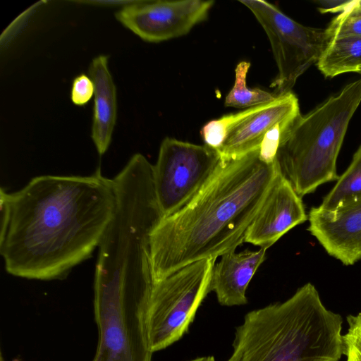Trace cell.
Instances as JSON below:
<instances>
[{
	"mask_svg": "<svg viewBox=\"0 0 361 361\" xmlns=\"http://www.w3.org/2000/svg\"><path fill=\"white\" fill-rule=\"evenodd\" d=\"M116 205L113 178L43 175L14 192L1 188L0 254L16 277L63 280L91 257Z\"/></svg>",
	"mask_w": 361,
	"mask_h": 361,
	"instance_id": "6da1fadb",
	"label": "cell"
},
{
	"mask_svg": "<svg viewBox=\"0 0 361 361\" xmlns=\"http://www.w3.org/2000/svg\"><path fill=\"white\" fill-rule=\"evenodd\" d=\"M277 171L259 149L222 161L212 180L184 207L164 217L151 235L154 283L180 268L235 251Z\"/></svg>",
	"mask_w": 361,
	"mask_h": 361,
	"instance_id": "7a4b0ae2",
	"label": "cell"
},
{
	"mask_svg": "<svg viewBox=\"0 0 361 361\" xmlns=\"http://www.w3.org/2000/svg\"><path fill=\"white\" fill-rule=\"evenodd\" d=\"M341 316L326 307L311 283L288 299L247 312L226 361H339Z\"/></svg>",
	"mask_w": 361,
	"mask_h": 361,
	"instance_id": "3957f363",
	"label": "cell"
},
{
	"mask_svg": "<svg viewBox=\"0 0 361 361\" xmlns=\"http://www.w3.org/2000/svg\"><path fill=\"white\" fill-rule=\"evenodd\" d=\"M360 104L361 78L300 114L282 132L275 161L300 197L338 179V156Z\"/></svg>",
	"mask_w": 361,
	"mask_h": 361,
	"instance_id": "277c9868",
	"label": "cell"
},
{
	"mask_svg": "<svg viewBox=\"0 0 361 361\" xmlns=\"http://www.w3.org/2000/svg\"><path fill=\"white\" fill-rule=\"evenodd\" d=\"M216 259L193 262L154 283L147 314L153 353L170 346L188 332L199 307L210 292Z\"/></svg>",
	"mask_w": 361,
	"mask_h": 361,
	"instance_id": "5b68a950",
	"label": "cell"
},
{
	"mask_svg": "<svg viewBox=\"0 0 361 361\" xmlns=\"http://www.w3.org/2000/svg\"><path fill=\"white\" fill-rule=\"evenodd\" d=\"M270 42L278 73L270 85L278 97L291 92L298 78L317 64L329 39L326 29L303 25L264 0H240Z\"/></svg>",
	"mask_w": 361,
	"mask_h": 361,
	"instance_id": "8992f818",
	"label": "cell"
},
{
	"mask_svg": "<svg viewBox=\"0 0 361 361\" xmlns=\"http://www.w3.org/2000/svg\"><path fill=\"white\" fill-rule=\"evenodd\" d=\"M222 162L219 152L166 137L161 143L153 165L156 197L164 217L188 204L212 180Z\"/></svg>",
	"mask_w": 361,
	"mask_h": 361,
	"instance_id": "52a82bcc",
	"label": "cell"
},
{
	"mask_svg": "<svg viewBox=\"0 0 361 361\" xmlns=\"http://www.w3.org/2000/svg\"><path fill=\"white\" fill-rule=\"evenodd\" d=\"M149 299L134 295H94L98 341L92 361H152L147 326Z\"/></svg>",
	"mask_w": 361,
	"mask_h": 361,
	"instance_id": "ba28073f",
	"label": "cell"
},
{
	"mask_svg": "<svg viewBox=\"0 0 361 361\" xmlns=\"http://www.w3.org/2000/svg\"><path fill=\"white\" fill-rule=\"evenodd\" d=\"M300 114L298 97L291 91L271 102L212 120L202 126L200 135L222 161H228L259 149L269 132Z\"/></svg>",
	"mask_w": 361,
	"mask_h": 361,
	"instance_id": "9c48e42d",
	"label": "cell"
},
{
	"mask_svg": "<svg viewBox=\"0 0 361 361\" xmlns=\"http://www.w3.org/2000/svg\"><path fill=\"white\" fill-rule=\"evenodd\" d=\"M214 1H134L116 18L142 40L157 43L188 33L208 16Z\"/></svg>",
	"mask_w": 361,
	"mask_h": 361,
	"instance_id": "30bf717a",
	"label": "cell"
},
{
	"mask_svg": "<svg viewBox=\"0 0 361 361\" xmlns=\"http://www.w3.org/2000/svg\"><path fill=\"white\" fill-rule=\"evenodd\" d=\"M307 219L302 197L277 166L276 173L245 233L244 242L267 249Z\"/></svg>",
	"mask_w": 361,
	"mask_h": 361,
	"instance_id": "8fae6325",
	"label": "cell"
},
{
	"mask_svg": "<svg viewBox=\"0 0 361 361\" xmlns=\"http://www.w3.org/2000/svg\"><path fill=\"white\" fill-rule=\"evenodd\" d=\"M307 230L325 251L343 264L361 259V202L329 212L311 208Z\"/></svg>",
	"mask_w": 361,
	"mask_h": 361,
	"instance_id": "7c38bea8",
	"label": "cell"
},
{
	"mask_svg": "<svg viewBox=\"0 0 361 361\" xmlns=\"http://www.w3.org/2000/svg\"><path fill=\"white\" fill-rule=\"evenodd\" d=\"M266 250L231 251L221 256L213 268L210 282V291L215 293L220 305L231 307L247 303V286L264 261Z\"/></svg>",
	"mask_w": 361,
	"mask_h": 361,
	"instance_id": "4fadbf2b",
	"label": "cell"
},
{
	"mask_svg": "<svg viewBox=\"0 0 361 361\" xmlns=\"http://www.w3.org/2000/svg\"><path fill=\"white\" fill-rule=\"evenodd\" d=\"M88 72L94 85L91 137L98 153L102 155L110 145L116 125V89L106 56L94 58Z\"/></svg>",
	"mask_w": 361,
	"mask_h": 361,
	"instance_id": "5bb4252c",
	"label": "cell"
},
{
	"mask_svg": "<svg viewBox=\"0 0 361 361\" xmlns=\"http://www.w3.org/2000/svg\"><path fill=\"white\" fill-rule=\"evenodd\" d=\"M317 66L325 78L347 73H357L361 68V35L331 39Z\"/></svg>",
	"mask_w": 361,
	"mask_h": 361,
	"instance_id": "9a60e30c",
	"label": "cell"
},
{
	"mask_svg": "<svg viewBox=\"0 0 361 361\" xmlns=\"http://www.w3.org/2000/svg\"><path fill=\"white\" fill-rule=\"evenodd\" d=\"M360 202L361 145L353 154L349 166L323 198L319 207L325 211L334 212Z\"/></svg>",
	"mask_w": 361,
	"mask_h": 361,
	"instance_id": "2e32d148",
	"label": "cell"
},
{
	"mask_svg": "<svg viewBox=\"0 0 361 361\" xmlns=\"http://www.w3.org/2000/svg\"><path fill=\"white\" fill-rule=\"evenodd\" d=\"M250 67V63L245 61L236 66L235 82L226 97L225 106L248 109L271 102L277 97L273 92L247 87L246 79Z\"/></svg>",
	"mask_w": 361,
	"mask_h": 361,
	"instance_id": "e0dca14e",
	"label": "cell"
},
{
	"mask_svg": "<svg viewBox=\"0 0 361 361\" xmlns=\"http://www.w3.org/2000/svg\"><path fill=\"white\" fill-rule=\"evenodd\" d=\"M325 29L329 40L339 37L361 35V11L356 8L354 0L349 1L344 11Z\"/></svg>",
	"mask_w": 361,
	"mask_h": 361,
	"instance_id": "ac0fdd59",
	"label": "cell"
},
{
	"mask_svg": "<svg viewBox=\"0 0 361 361\" xmlns=\"http://www.w3.org/2000/svg\"><path fill=\"white\" fill-rule=\"evenodd\" d=\"M348 330L343 335V355L346 361H361V312L348 315Z\"/></svg>",
	"mask_w": 361,
	"mask_h": 361,
	"instance_id": "d6986e66",
	"label": "cell"
},
{
	"mask_svg": "<svg viewBox=\"0 0 361 361\" xmlns=\"http://www.w3.org/2000/svg\"><path fill=\"white\" fill-rule=\"evenodd\" d=\"M94 85L90 75L82 73L76 76L71 90V102L77 106L87 104L94 97Z\"/></svg>",
	"mask_w": 361,
	"mask_h": 361,
	"instance_id": "ffe728a7",
	"label": "cell"
},
{
	"mask_svg": "<svg viewBox=\"0 0 361 361\" xmlns=\"http://www.w3.org/2000/svg\"><path fill=\"white\" fill-rule=\"evenodd\" d=\"M349 1L347 0H320L317 1L318 10L322 13H341L345 8Z\"/></svg>",
	"mask_w": 361,
	"mask_h": 361,
	"instance_id": "44dd1931",
	"label": "cell"
},
{
	"mask_svg": "<svg viewBox=\"0 0 361 361\" xmlns=\"http://www.w3.org/2000/svg\"><path fill=\"white\" fill-rule=\"evenodd\" d=\"M188 361H215V358L212 355L202 356L194 358Z\"/></svg>",
	"mask_w": 361,
	"mask_h": 361,
	"instance_id": "7402d4cb",
	"label": "cell"
},
{
	"mask_svg": "<svg viewBox=\"0 0 361 361\" xmlns=\"http://www.w3.org/2000/svg\"><path fill=\"white\" fill-rule=\"evenodd\" d=\"M358 73L361 75V68H360V71L358 72Z\"/></svg>",
	"mask_w": 361,
	"mask_h": 361,
	"instance_id": "603a6c76",
	"label": "cell"
}]
</instances>
